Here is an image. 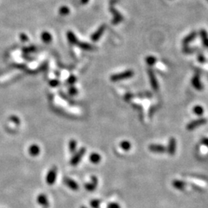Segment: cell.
Instances as JSON below:
<instances>
[{
  "mask_svg": "<svg viewBox=\"0 0 208 208\" xmlns=\"http://www.w3.org/2000/svg\"><path fill=\"white\" fill-rule=\"evenodd\" d=\"M133 76H134V72L133 70H128L124 72H122V73H117V74L112 75L110 77V80L113 82H118L121 81V80L130 79L132 77H133Z\"/></svg>",
  "mask_w": 208,
  "mask_h": 208,
  "instance_id": "6da1fadb",
  "label": "cell"
},
{
  "mask_svg": "<svg viewBox=\"0 0 208 208\" xmlns=\"http://www.w3.org/2000/svg\"><path fill=\"white\" fill-rule=\"evenodd\" d=\"M206 123H207V120H206V118L200 117V118L194 120H192L191 122L189 123L187 125V127H186V128H187V130H189V131H191V130H195V129L197 128L198 127L204 125Z\"/></svg>",
  "mask_w": 208,
  "mask_h": 208,
  "instance_id": "7a4b0ae2",
  "label": "cell"
},
{
  "mask_svg": "<svg viewBox=\"0 0 208 208\" xmlns=\"http://www.w3.org/2000/svg\"><path fill=\"white\" fill-rule=\"evenodd\" d=\"M147 73L148 77H149V80H150V85H151V87L153 88V90L154 91H158V90H159V84H158V81L156 78L154 72H153V70L152 69H148Z\"/></svg>",
  "mask_w": 208,
  "mask_h": 208,
  "instance_id": "3957f363",
  "label": "cell"
},
{
  "mask_svg": "<svg viewBox=\"0 0 208 208\" xmlns=\"http://www.w3.org/2000/svg\"><path fill=\"white\" fill-rule=\"evenodd\" d=\"M56 174H57V168L56 167H53L50 169V170L46 176V181L49 185H52L56 179Z\"/></svg>",
  "mask_w": 208,
  "mask_h": 208,
  "instance_id": "277c9868",
  "label": "cell"
},
{
  "mask_svg": "<svg viewBox=\"0 0 208 208\" xmlns=\"http://www.w3.org/2000/svg\"><path fill=\"white\" fill-rule=\"evenodd\" d=\"M85 153H86V149H85V148L80 149V150L73 156V157L72 158L71 161H70V164H71L72 166H76L77 164H78L79 163H80V161L81 160V158L84 156Z\"/></svg>",
  "mask_w": 208,
  "mask_h": 208,
  "instance_id": "5b68a950",
  "label": "cell"
},
{
  "mask_svg": "<svg viewBox=\"0 0 208 208\" xmlns=\"http://www.w3.org/2000/svg\"><path fill=\"white\" fill-rule=\"evenodd\" d=\"M148 149H149L150 151L156 153H163L167 151L166 146H163L161 144H156V143L149 145Z\"/></svg>",
  "mask_w": 208,
  "mask_h": 208,
  "instance_id": "8992f818",
  "label": "cell"
},
{
  "mask_svg": "<svg viewBox=\"0 0 208 208\" xmlns=\"http://www.w3.org/2000/svg\"><path fill=\"white\" fill-rule=\"evenodd\" d=\"M109 10H110V12L113 13V15L114 16L112 22L113 24H118L119 23H120V22H122L123 20H124V17H123L122 15L119 13L115 8H113V6L112 5L109 7Z\"/></svg>",
  "mask_w": 208,
  "mask_h": 208,
  "instance_id": "52a82bcc",
  "label": "cell"
},
{
  "mask_svg": "<svg viewBox=\"0 0 208 208\" xmlns=\"http://www.w3.org/2000/svg\"><path fill=\"white\" fill-rule=\"evenodd\" d=\"M176 150H177V140L174 137H171L169 140V142H168L167 151L170 156H174L176 153Z\"/></svg>",
  "mask_w": 208,
  "mask_h": 208,
  "instance_id": "ba28073f",
  "label": "cell"
},
{
  "mask_svg": "<svg viewBox=\"0 0 208 208\" xmlns=\"http://www.w3.org/2000/svg\"><path fill=\"white\" fill-rule=\"evenodd\" d=\"M191 83L192 86H194L197 90H202L203 89V84H202L200 77H199V76L197 74H196V75H194L193 77V78L191 80Z\"/></svg>",
  "mask_w": 208,
  "mask_h": 208,
  "instance_id": "9c48e42d",
  "label": "cell"
},
{
  "mask_svg": "<svg viewBox=\"0 0 208 208\" xmlns=\"http://www.w3.org/2000/svg\"><path fill=\"white\" fill-rule=\"evenodd\" d=\"M105 29H106V25H102V26H101L100 27H99V29H98L97 30H96V31L95 32L93 35H92V36H91L92 40L94 41V42L97 41L98 39L102 36V35L103 34Z\"/></svg>",
  "mask_w": 208,
  "mask_h": 208,
  "instance_id": "30bf717a",
  "label": "cell"
},
{
  "mask_svg": "<svg viewBox=\"0 0 208 208\" xmlns=\"http://www.w3.org/2000/svg\"><path fill=\"white\" fill-rule=\"evenodd\" d=\"M197 32H192L191 33L187 35V36L183 39V45H184V46H188L189 44H190L192 41H194V39L197 38Z\"/></svg>",
  "mask_w": 208,
  "mask_h": 208,
  "instance_id": "8fae6325",
  "label": "cell"
},
{
  "mask_svg": "<svg viewBox=\"0 0 208 208\" xmlns=\"http://www.w3.org/2000/svg\"><path fill=\"white\" fill-rule=\"evenodd\" d=\"M97 184H98L97 178H96V177H92V180L90 184V183L86 184V185H85V187H86V189L88 191H93V190L96 188V187H97Z\"/></svg>",
  "mask_w": 208,
  "mask_h": 208,
  "instance_id": "7c38bea8",
  "label": "cell"
},
{
  "mask_svg": "<svg viewBox=\"0 0 208 208\" xmlns=\"http://www.w3.org/2000/svg\"><path fill=\"white\" fill-rule=\"evenodd\" d=\"M172 185L174 188L179 190H184L185 189L187 184L184 181H180V180H174L172 182Z\"/></svg>",
  "mask_w": 208,
  "mask_h": 208,
  "instance_id": "4fadbf2b",
  "label": "cell"
},
{
  "mask_svg": "<svg viewBox=\"0 0 208 208\" xmlns=\"http://www.w3.org/2000/svg\"><path fill=\"white\" fill-rule=\"evenodd\" d=\"M64 183H65V184L66 186H68L69 187H70V189H72L73 190H77L79 188V186L78 184H77V183L75 182L74 181H73V180L70 179V178H68V177H66V178H64Z\"/></svg>",
  "mask_w": 208,
  "mask_h": 208,
  "instance_id": "5bb4252c",
  "label": "cell"
},
{
  "mask_svg": "<svg viewBox=\"0 0 208 208\" xmlns=\"http://www.w3.org/2000/svg\"><path fill=\"white\" fill-rule=\"evenodd\" d=\"M29 154L33 156H36L39 154L40 153V148L39 147V146L36 144H33L31 145V146L29 147Z\"/></svg>",
  "mask_w": 208,
  "mask_h": 208,
  "instance_id": "9a60e30c",
  "label": "cell"
},
{
  "mask_svg": "<svg viewBox=\"0 0 208 208\" xmlns=\"http://www.w3.org/2000/svg\"><path fill=\"white\" fill-rule=\"evenodd\" d=\"M200 36L202 39V42H203V46L208 49V33L204 29H201L200 31Z\"/></svg>",
  "mask_w": 208,
  "mask_h": 208,
  "instance_id": "2e32d148",
  "label": "cell"
},
{
  "mask_svg": "<svg viewBox=\"0 0 208 208\" xmlns=\"http://www.w3.org/2000/svg\"><path fill=\"white\" fill-rule=\"evenodd\" d=\"M37 202L39 204L42 205L43 206H46L49 205L48 203V198L45 194H39L37 197Z\"/></svg>",
  "mask_w": 208,
  "mask_h": 208,
  "instance_id": "e0dca14e",
  "label": "cell"
},
{
  "mask_svg": "<svg viewBox=\"0 0 208 208\" xmlns=\"http://www.w3.org/2000/svg\"><path fill=\"white\" fill-rule=\"evenodd\" d=\"M41 37H42V41H43L44 42H46V43L50 42L52 39L51 34L49 33H48V32H43V33H42V36H41Z\"/></svg>",
  "mask_w": 208,
  "mask_h": 208,
  "instance_id": "ac0fdd59",
  "label": "cell"
},
{
  "mask_svg": "<svg viewBox=\"0 0 208 208\" xmlns=\"http://www.w3.org/2000/svg\"><path fill=\"white\" fill-rule=\"evenodd\" d=\"M90 160L93 163H98L100 162L101 160L100 155L98 154V153H92L90 156Z\"/></svg>",
  "mask_w": 208,
  "mask_h": 208,
  "instance_id": "d6986e66",
  "label": "cell"
},
{
  "mask_svg": "<svg viewBox=\"0 0 208 208\" xmlns=\"http://www.w3.org/2000/svg\"><path fill=\"white\" fill-rule=\"evenodd\" d=\"M67 38H68V40L70 43L72 44H78V39H77L76 36L73 34L72 32H68L67 33Z\"/></svg>",
  "mask_w": 208,
  "mask_h": 208,
  "instance_id": "ffe728a7",
  "label": "cell"
},
{
  "mask_svg": "<svg viewBox=\"0 0 208 208\" xmlns=\"http://www.w3.org/2000/svg\"><path fill=\"white\" fill-rule=\"evenodd\" d=\"M120 146L121 149H123L125 151H128L131 149V143L130 142L127 141V140H124V141H122L120 143Z\"/></svg>",
  "mask_w": 208,
  "mask_h": 208,
  "instance_id": "44dd1931",
  "label": "cell"
},
{
  "mask_svg": "<svg viewBox=\"0 0 208 208\" xmlns=\"http://www.w3.org/2000/svg\"><path fill=\"white\" fill-rule=\"evenodd\" d=\"M78 45L81 49H84V50H92V49H93V48H94L92 45H90V44L89 43H86V42H81V43H79L78 42Z\"/></svg>",
  "mask_w": 208,
  "mask_h": 208,
  "instance_id": "7402d4cb",
  "label": "cell"
},
{
  "mask_svg": "<svg viewBox=\"0 0 208 208\" xmlns=\"http://www.w3.org/2000/svg\"><path fill=\"white\" fill-rule=\"evenodd\" d=\"M193 112L197 116H202L204 113L203 108L201 106H195L193 108Z\"/></svg>",
  "mask_w": 208,
  "mask_h": 208,
  "instance_id": "603a6c76",
  "label": "cell"
},
{
  "mask_svg": "<svg viewBox=\"0 0 208 208\" xmlns=\"http://www.w3.org/2000/svg\"><path fill=\"white\" fill-rule=\"evenodd\" d=\"M146 62L148 66H153L156 63V59L154 56H147L146 58Z\"/></svg>",
  "mask_w": 208,
  "mask_h": 208,
  "instance_id": "cb8c5ba5",
  "label": "cell"
},
{
  "mask_svg": "<svg viewBox=\"0 0 208 208\" xmlns=\"http://www.w3.org/2000/svg\"><path fill=\"white\" fill-rule=\"evenodd\" d=\"M77 143L75 140H71L70 141V143H69V149H70V151L71 153H73V152L76 150V148H77Z\"/></svg>",
  "mask_w": 208,
  "mask_h": 208,
  "instance_id": "d4e9b609",
  "label": "cell"
},
{
  "mask_svg": "<svg viewBox=\"0 0 208 208\" xmlns=\"http://www.w3.org/2000/svg\"><path fill=\"white\" fill-rule=\"evenodd\" d=\"M196 51H197V49L193 48V47H190V46H184V49H183V52H184V53H187V54H191V53H193V52H196Z\"/></svg>",
  "mask_w": 208,
  "mask_h": 208,
  "instance_id": "484cf974",
  "label": "cell"
},
{
  "mask_svg": "<svg viewBox=\"0 0 208 208\" xmlns=\"http://www.w3.org/2000/svg\"><path fill=\"white\" fill-rule=\"evenodd\" d=\"M59 13H60V15H62V16H66V15L70 13V9L66 6L61 7L60 9H59Z\"/></svg>",
  "mask_w": 208,
  "mask_h": 208,
  "instance_id": "4316f807",
  "label": "cell"
},
{
  "mask_svg": "<svg viewBox=\"0 0 208 208\" xmlns=\"http://www.w3.org/2000/svg\"><path fill=\"white\" fill-rule=\"evenodd\" d=\"M90 204H91L92 207L98 208L99 207V204H100V201H99V200H92L91 203H90Z\"/></svg>",
  "mask_w": 208,
  "mask_h": 208,
  "instance_id": "83f0119b",
  "label": "cell"
},
{
  "mask_svg": "<svg viewBox=\"0 0 208 208\" xmlns=\"http://www.w3.org/2000/svg\"><path fill=\"white\" fill-rule=\"evenodd\" d=\"M197 59H198L199 62L201 63H203L206 62V59H205V56H203V54L202 53V52L198 54V56H197Z\"/></svg>",
  "mask_w": 208,
  "mask_h": 208,
  "instance_id": "f1b7e54d",
  "label": "cell"
},
{
  "mask_svg": "<svg viewBox=\"0 0 208 208\" xmlns=\"http://www.w3.org/2000/svg\"><path fill=\"white\" fill-rule=\"evenodd\" d=\"M107 208H120V206L117 203H111L108 205Z\"/></svg>",
  "mask_w": 208,
  "mask_h": 208,
  "instance_id": "f546056e",
  "label": "cell"
},
{
  "mask_svg": "<svg viewBox=\"0 0 208 208\" xmlns=\"http://www.w3.org/2000/svg\"><path fill=\"white\" fill-rule=\"evenodd\" d=\"M200 142H201L202 144L204 145L205 146H207L208 147V138L207 137H203V138H202V140H200Z\"/></svg>",
  "mask_w": 208,
  "mask_h": 208,
  "instance_id": "4dcf8cb0",
  "label": "cell"
},
{
  "mask_svg": "<svg viewBox=\"0 0 208 208\" xmlns=\"http://www.w3.org/2000/svg\"><path fill=\"white\" fill-rule=\"evenodd\" d=\"M10 120H11L12 121H13V123H15V124H20V120H19L18 117H14V116H13V117H10Z\"/></svg>",
  "mask_w": 208,
  "mask_h": 208,
  "instance_id": "1f68e13d",
  "label": "cell"
},
{
  "mask_svg": "<svg viewBox=\"0 0 208 208\" xmlns=\"http://www.w3.org/2000/svg\"><path fill=\"white\" fill-rule=\"evenodd\" d=\"M35 50V47H29V48H25L24 49H23V51H24V52H33V51Z\"/></svg>",
  "mask_w": 208,
  "mask_h": 208,
  "instance_id": "d6a6232c",
  "label": "cell"
},
{
  "mask_svg": "<svg viewBox=\"0 0 208 208\" xmlns=\"http://www.w3.org/2000/svg\"><path fill=\"white\" fill-rule=\"evenodd\" d=\"M20 39H21L23 41V42H26V41L29 40V38H28V36L25 34L20 35Z\"/></svg>",
  "mask_w": 208,
  "mask_h": 208,
  "instance_id": "836d02e7",
  "label": "cell"
},
{
  "mask_svg": "<svg viewBox=\"0 0 208 208\" xmlns=\"http://www.w3.org/2000/svg\"><path fill=\"white\" fill-rule=\"evenodd\" d=\"M76 81V78L74 77H70V79L68 80V82H69V83H71V84H73L74 82Z\"/></svg>",
  "mask_w": 208,
  "mask_h": 208,
  "instance_id": "e575fe53",
  "label": "cell"
},
{
  "mask_svg": "<svg viewBox=\"0 0 208 208\" xmlns=\"http://www.w3.org/2000/svg\"><path fill=\"white\" fill-rule=\"evenodd\" d=\"M50 84H51V86H56L57 85L59 84V82L57 81V80H53V81L51 82Z\"/></svg>",
  "mask_w": 208,
  "mask_h": 208,
  "instance_id": "d590c367",
  "label": "cell"
},
{
  "mask_svg": "<svg viewBox=\"0 0 208 208\" xmlns=\"http://www.w3.org/2000/svg\"><path fill=\"white\" fill-rule=\"evenodd\" d=\"M70 94H76L77 92V90H76V89L73 88V89H71V90H70Z\"/></svg>",
  "mask_w": 208,
  "mask_h": 208,
  "instance_id": "8d00e7d4",
  "label": "cell"
},
{
  "mask_svg": "<svg viewBox=\"0 0 208 208\" xmlns=\"http://www.w3.org/2000/svg\"><path fill=\"white\" fill-rule=\"evenodd\" d=\"M88 2H89V0H81L82 4H86Z\"/></svg>",
  "mask_w": 208,
  "mask_h": 208,
  "instance_id": "74e56055",
  "label": "cell"
},
{
  "mask_svg": "<svg viewBox=\"0 0 208 208\" xmlns=\"http://www.w3.org/2000/svg\"><path fill=\"white\" fill-rule=\"evenodd\" d=\"M43 208H48V206H44Z\"/></svg>",
  "mask_w": 208,
  "mask_h": 208,
  "instance_id": "f35d334b",
  "label": "cell"
},
{
  "mask_svg": "<svg viewBox=\"0 0 208 208\" xmlns=\"http://www.w3.org/2000/svg\"><path fill=\"white\" fill-rule=\"evenodd\" d=\"M81 208H86V207H85V206H83V207H81Z\"/></svg>",
  "mask_w": 208,
  "mask_h": 208,
  "instance_id": "ab89813d",
  "label": "cell"
},
{
  "mask_svg": "<svg viewBox=\"0 0 208 208\" xmlns=\"http://www.w3.org/2000/svg\"><path fill=\"white\" fill-rule=\"evenodd\" d=\"M206 1H207V2H208V0H206Z\"/></svg>",
  "mask_w": 208,
  "mask_h": 208,
  "instance_id": "60d3db41",
  "label": "cell"
}]
</instances>
